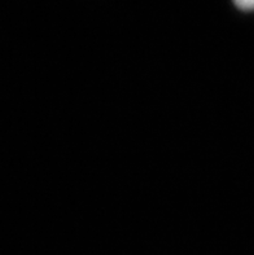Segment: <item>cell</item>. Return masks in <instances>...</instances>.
<instances>
[{"label":"cell","instance_id":"1","mask_svg":"<svg viewBox=\"0 0 254 255\" xmlns=\"http://www.w3.org/2000/svg\"><path fill=\"white\" fill-rule=\"evenodd\" d=\"M235 5L239 9L245 12H253L254 10V0H234Z\"/></svg>","mask_w":254,"mask_h":255}]
</instances>
